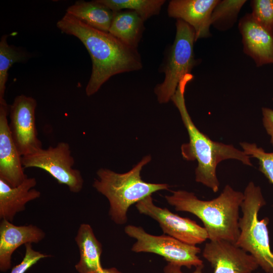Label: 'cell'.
Listing matches in <instances>:
<instances>
[{"instance_id":"1","label":"cell","mask_w":273,"mask_h":273,"mask_svg":"<svg viewBox=\"0 0 273 273\" xmlns=\"http://www.w3.org/2000/svg\"><path fill=\"white\" fill-rule=\"evenodd\" d=\"M57 27L62 32L80 40L90 56L92 72L85 87L88 97L96 94L112 76L143 67L137 49L109 32L94 28L67 13L58 21Z\"/></svg>"},{"instance_id":"2","label":"cell","mask_w":273,"mask_h":273,"mask_svg":"<svg viewBox=\"0 0 273 273\" xmlns=\"http://www.w3.org/2000/svg\"><path fill=\"white\" fill-rule=\"evenodd\" d=\"M193 78L192 74L186 75L180 80L171 99L178 110L189 138V142L181 145V153L186 160L197 161L195 180L216 193L220 186L216 173L219 162L233 159L246 165L252 166V164L250 157L243 151L232 145L212 141L196 126L187 110L184 97L186 85Z\"/></svg>"},{"instance_id":"3","label":"cell","mask_w":273,"mask_h":273,"mask_svg":"<svg viewBox=\"0 0 273 273\" xmlns=\"http://www.w3.org/2000/svg\"><path fill=\"white\" fill-rule=\"evenodd\" d=\"M244 193L226 185L220 195L210 200H202L194 193L184 190L165 196L175 210L191 213L203 223L209 241L225 240L235 243L240 233L239 220Z\"/></svg>"},{"instance_id":"4","label":"cell","mask_w":273,"mask_h":273,"mask_svg":"<svg viewBox=\"0 0 273 273\" xmlns=\"http://www.w3.org/2000/svg\"><path fill=\"white\" fill-rule=\"evenodd\" d=\"M151 160L146 156L129 171L124 173L115 172L107 168H100L97 172V178L93 187L108 200L109 215L117 224H125L129 207L153 193L168 190L166 184H154L144 181L141 176L143 167Z\"/></svg>"},{"instance_id":"5","label":"cell","mask_w":273,"mask_h":273,"mask_svg":"<svg viewBox=\"0 0 273 273\" xmlns=\"http://www.w3.org/2000/svg\"><path fill=\"white\" fill-rule=\"evenodd\" d=\"M241 205L242 215L239 220V235L235 244L252 255L266 272L273 273V252L267 225L269 219L258 218V213L266 204L261 189L252 181L245 189Z\"/></svg>"},{"instance_id":"6","label":"cell","mask_w":273,"mask_h":273,"mask_svg":"<svg viewBox=\"0 0 273 273\" xmlns=\"http://www.w3.org/2000/svg\"><path fill=\"white\" fill-rule=\"evenodd\" d=\"M176 34L161 69L164 73L163 81L158 84L154 93L160 104H165L171 100L180 80L198 63L195 57L194 44L196 42L194 29L185 21L177 19Z\"/></svg>"},{"instance_id":"7","label":"cell","mask_w":273,"mask_h":273,"mask_svg":"<svg viewBox=\"0 0 273 273\" xmlns=\"http://www.w3.org/2000/svg\"><path fill=\"white\" fill-rule=\"evenodd\" d=\"M124 232L136 240L131 247L133 252L156 254L168 263L188 268L204 265L198 255L201 250L196 245L185 243L165 234L153 235L147 233L142 227L133 225L126 226Z\"/></svg>"},{"instance_id":"8","label":"cell","mask_w":273,"mask_h":273,"mask_svg":"<svg viewBox=\"0 0 273 273\" xmlns=\"http://www.w3.org/2000/svg\"><path fill=\"white\" fill-rule=\"evenodd\" d=\"M22 163L24 168H38L47 171L72 193H78L83 188V177L80 171L73 167L75 160L66 142H60L56 146L42 148L22 156Z\"/></svg>"},{"instance_id":"9","label":"cell","mask_w":273,"mask_h":273,"mask_svg":"<svg viewBox=\"0 0 273 273\" xmlns=\"http://www.w3.org/2000/svg\"><path fill=\"white\" fill-rule=\"evenodd\" d=\"M36 101L33 98L20 95L15 97L9 106V128L22 157L42 148L36 127Z\"/></svg>"},{"instance_id":"10","label":"cell","mask_w":273,"mask_h":273,"mask_svg":"<svg viewBox=\"0 0 273 273\" xmlns=\"http://www.w3.org/2000/svg\"><path fill=\"white\" fill-rule=\"evenodd\" d=\"M135 206L140 214L157 221L164 234L185 243L196 246L208 238L203 226L193 220L171 212L166 208L156 206L151 195L139 201Z\"/></svg>"},{"instance_id":"11","label":"cell","mask_w":273,"mask_h":273,"mask_svg":"<svg viewBox=\"0 0 273 273\" xmlns=\"http://www.w3.org/2000/svg\"><path fill=\"white\" fill-rule=\"evenodd\" d=\"M202 255L213 268V273H251L259 266L252 255L225 240L209 241Z\"/></svg>"},{"instance_id":"12","label":"cell","mask_w":273,"mask_h":273,"mask_svg":"<svg viewBox=\"0 0 273 273\" xmlns=\"http://www.w3.org/2000/svg\"><path fill=\"white\" fill-rule=\"evenodd\" d=\"M9 111L5 100H0V178L12 187H17L28 176L24 171L22 156L10 132Z\"/></svg>"},{"instance_id":"13","label":"cell","mask_w":273,"mask_h":273,"mask_svg":"<svg viewBox=\"0 0 273 273\" xmlns=\"http://www.w3.org/2000/svg\"><path fill=\"white\" fill-rule=\"evenodd\" d=\"M243 51L251 57L257 67L273 64V31L264 28L246 14L239 22Z\"/></svg>"},{"instance_id":"14","label":"cell","mask_w":273,"mask_h":273,"mask_svg":"<svg viewBox=\"0 0 273 273\" xmlns=\"http://www.w3.org/2000/svg\"><path fill=\"white\" fill-rule=\"evenodd\" d=\"M219 0H171L167 7L169 17L181 20L195 30L196 41L210 36V18Z\"/></svg>"},{"instance_id":"15","label":"cell","mask_w":273,"mask_h":273,"mask_svg":"<svg viewBox=\"0 0 273 273\" xmlns=\"http://www.w3.org/2000/svg\"><path fill=\"white\" fill-rule=\"evenodd\" d=\"M46 237L44 232L33 224L16 225L2 219L0 223V270L11 267L13 253L22 245L38 243Z\"/></svg>"},{"instance_id":"16","label":"cell","mask_w":273,"mask_h":273,"mask_svg":"<svg viewBox=\"0 0 273 273\" xmlns=\"http://www.w3.org/2000/svg\"><path fill=\"white\" fill-rule=\"evenodd\" d=\"M34 177H27L17 187H12L0 178V218L12 222L17 213L25 209L28 202L38 199L41 193L34 187Z\"/></svg>"},{"instance_id":"17","label":"cell","mask_w":273,"mask_h":273,"mask_svg":"<svg viewBox=\"0 0 273 273\" xmlns=\"http://www.w3.org/2000/svg\"><path fill=\"white\" fill-rule=\"evenodd\" d=\"M75 241L80 255L75 267L79 273H97L103 268L101 263L102 245L95 235L92 226L82 223L79 226Z\"/></svg>"},{"instance_id":"18","label":"cell","mask_w":273,"mask_h":273,"mask_svg":"<svg viewBox=\"0 0 273 273\" xmlns=\"http://www.w3.org/2000/svg\"><path fill=\"white\" fill-rule=\"evenodd\" d=\"M66 13L96 29L108 32L114 12L98 0L76 1Z\"/></svg>"},{"instance_id":"19","label":"cell","mask_w":273,"mask_h":273,"mask_svg":"<svg viewBox=\"0 0 273 273\" xmlns=\"http://www.w3.org/2000/svg\"><path fill=\"white\" fill-rule=\"evenodd\" d=\"M144 22L134 11L116 12L108 32L126 44L137 49L145 29Z\"/></svg>"},{"instance_id":"20","label":"cell","mask_w":273,"mask_h":273,"mask_svg":"<svg viewBox=\"0 0 273 273\" xmlns=\"http://www.w3.org/2000/svg\"><path fill=\"white\" fill-rule=\"evenodd\" d=\"M8 36V35L4 34L0 40V100L5 99L6 84L10 68L15 63L27 62L31 57L30 53L23 48L9 44Z\"/></svg>"},{"instance_id":"21","label":"cell","mask_w":273,"mask_h":273,"mask_svg":"<svg viewBox=\"0 0 273 273\" xmlns=\"http://www.w3.org/2000/svg\"><path fill=\"white\" fill-rule=\"evenodd\" d=\"M114 12L128 10L136 12L145 21L158 15L164 0H98Z\"/></svg>"},{"instance_id":"22","label":"cell","mask_w":273,"mask_h":273,"mask_svg":"<svg viewBox=\"0 0 273 273\" xmlns=\"http://www.w3.org/2000/svg\"><path fill=\"white\" fill-rule=\"evenodd\" d=\"M246 0H223L218 1L210 18V24L219 31H226L237 21L240 10Z\"/></svg>"},{"instance_id":"23","label":"cell","mask_w":273,"mask_h":273,"mask_svg":"<svg viewBox=\"0 0 273 273\" xmlns=\"http://www.w3.org/2000/svg\"><path fill=\"white\" fill-rule=\"evenodd\" d=\"M240 146L246 154L258 160L259 170L273 185V152H266L254 143L242 142Z\"/></svg>"},{"instance_id":"24","label":"cell","mask_w":273,"mask_h":273,"mask_svg":"<svg viewBox=\"0 0 273 273\" xmlns=\"http://www.w3.org/2000/svg\"><path fill=\"white\" fill-rule=\"evenodd\" d=\"M250 5L251 14L255 21L273 31V0H253Z\"/></svg>"},{"instance_id":"25","label":"cell","mask_w":273,"mask_h":273,"mask_svg":"<svg viewBox=\"0 0 273 273\" xmlns=\"http://www.w3.org/2000/svg\"><path fill=\"white\" fill-rule=\"evenodd\" d=\"M31 244L27 243L24 245L25 253L23 260L19 264L13 267L11 273H25L39 260L50 256V255L34 250Z\"/></svg>"},{"instance_id":"26","label":"cell","mask_w":273,"mask_h":273,"mask_svg":"<svg viewBox=\"0 0 273 273\" xmlns=\"http://www.w3.org/2000/svg\"><path fill=\"white\" fill-rule=\"evenodd\" d=\"M262 113L263 126L270 136V143L273 146V110L268 108H262Z\"/></svg>"},{"instance_id":"27","label":"cell","mask_w":273,"mask_h":273,"mask_svg":"<svg viewBox=\"0 0 273 273\" xmlns=\"http://www.w3.org/2000/svg\"><path fill=\"white\" fill-rule=\"evenodd\" d=\"M181 266L175 264L167 263L163 269V273H184L181 270ZM204 265L195 267V270L191 273H203Z\"/></svg>"},{"instance_id":"28","label":"cell","mask_w":273,"mask_h":273,"mask_svg":"<svg viewBox=\"0 0 273 273\" xmlns=\"http://www.w3.org/2000/svg\"><path fill=\"white\" fill-rule=\"evenodd\" d=\"M97 273H122L115 267L102 268Z\"/></svg>"},{"instance_id":"29","label":"cell","mask_w":273,"mask_h":273,"mask_svg":"<svg viewBox=\"0 0 273 273\" xmlns=\"http://www.w3.org/2000/svg\"><path fill=\"white\" fill-rule=\"evenodd\" d=\"M251 273H253V272H251ZM258 273V272H257Z\"/></svg>"}]
</instances>
